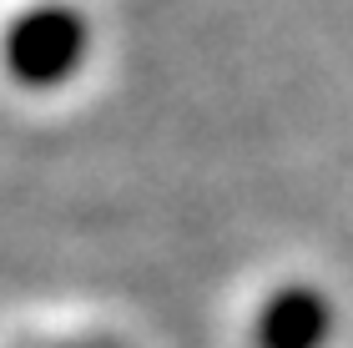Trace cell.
<instances>
[{"mask_svg":"<svg viewBox=\"0 0 353 348\" xmlns=\"http://www.w3.org/2000/svg\"><path fill=\"white\" fill-rule=\"evenodd\" d=\"M86 51V30L71 10H36L6 36V66L21 86H61Z\"/></svg>","mask_w":353,"mask_h":348,"instance_id":"1","label":"cell"},{"mask_svg":"<svg viewBox=\"0 0 353 348\" xmlns=\"http://www.w3.org/2000/svg\"><path fill=\"white\" fill-rule=\"evenodd\" d=\"M333 334V308L313 288H283L252 328V348H323Z\"/></svg>","mask_w":353,"mask_h":348,"instance_id":"2","label":"cell"}]
</instances>
